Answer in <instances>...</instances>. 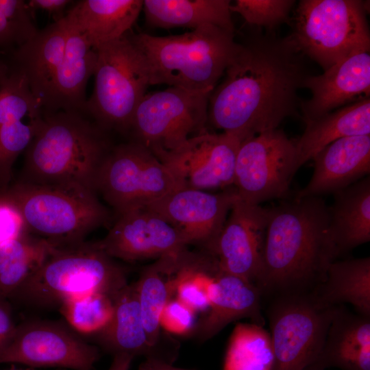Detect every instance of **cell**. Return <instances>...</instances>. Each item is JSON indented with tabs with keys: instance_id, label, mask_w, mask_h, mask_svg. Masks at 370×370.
<instances>
[{
	"instance_id": "obj_1",
	"label": "cell",
	"mask_w": 370,
	"mask_h": 370,
	"mask_svg": "<svg viewBox=\"0 0 370 370\" xmlns=\"http://www.w3.org/2000/svg\"><path fill=\"white\" fill-rule=\"evenodd\" d=\"M290 38L256 34L238 48L211 92L208 123L241 142L277 129L297 113L298 90L309 75Z\"/></svg>"
},
{
	"instance_id": "obj_2",
	"label": "cell",
	"mask_w": 370,
	"mask_h": 370,
	"mask_svg": "<svg viewBox=\"0 0 370 370\" xmlns=\"http://www.w3.org/2000/svg\"><path fill=\"white\" fill-rule=\"evenodd\" d=\"M337 258L321 197H296L268 208L260 272L262 296L313 293Z\"/></svg>"
},
{
	"instance_id": "obj_3",
	"label": "cell",
	"mask_w": 370,
	"mask_h": 370,
	"mask_svg": "<svg viewBox=\"0 0 370 370\" xmlns=\"http://www.w3.org/2000/svg\"><path fill=\"white\" fill-rule=\"evenodd\" d=\"M79 112L60 110L44 114L25 150L21 181L78 186L97 193L99 171L110 147L101 128Z\"/></svg>"
},
{
	"instance_id": "obj_4",
	"label": "cell",
	"mask_w": 370,
	"mask_h": 370,
	"mask_svg": "<svg viewBox=\"0 0 370 370\" xmlns=\"http://www.w3.org/2000/svg\"><path fill=\"white\" fill-rule=\"evenodd\" d=\"M128 34L146 58L150 85L191 90L214 89L238 45L234 34L212 25L167 36Z\"/></svg>"
},
{
	"instance_id": "obj_5",
	"label": "cell",
	"mask_w": 370,
	"mask_h": 370,
	"mask_svg": "<svg viewBox=\"0 0 370 370\" xmlns=\"http://www.w3.org/2000/svg\"><path fill=\"white\" fill-rule=\"evenodd\" d=\"M128 284L124 269L96 242L55 247L40 268L11 296L41 308L60 306L83 294L114 297Z\"/></svg>"
},
{
	"instance_id": "obj_6",
	"label": "cell",
	"mask_w": 370,
	"mask_h": 370,
	"mask_svg": "<svg viewBox=\"0 0 370 370\" xmlns=\"http://www.w3.org/2000/svg\"><path fill=\"white\" fill-rule=\"evenodd\" d=\"M3 192L19 210L27 232L56 247L84 241L110 219L97 193L84 188L20 180Z\"/></svg>"
},
{
	"instance_id": "obj_7",
	"label": "cell",
	"mask_w": 370,
	"mask_h": 370,
	"mask_svg": "<svg viewBox=\"0 0 370 370\" xmlns=\"http://www.w3.org/2000/svg\"><path fill=\"white\" fill-rule=\"evenodd\" d=\"M96 51L93 92L83 111L101 128L129 132L134 113L150 85L146 58L128 32Z\"/></svg>"
},
{
	"instance_id": "obj_8",
	"label": "cell",
	"mask_w": 370,
	"mask_h": 370,
	"mask_svg": "<svg viewBox=\"0 0 370 370\" xmlns=\"http://www.w3.org/2000/svg\"><path fill=\"white\" fill-rule=\"evenodd\" d=\"M295 47L324 71L359 51H369L365 3L358 0H301L295 29Z\"/></svg>"
},
{
	"instance_id": "obj_9",
	"label": "cell",
	"mask_w": 370,
	"mask_h": 370,
	"mask_svg": "<svg viewBox=\"0 0 370 370\" xmlns=\"http://www.w3.org/2000/svg\"><path fill=\"white\" fill-rule=\"evenodd\" d=\"M267 314L274 361L271 370H305L319 356L338 306L312 293L271 297Z\"/></svg>"
},
{
	"instance_id": "obj_10",
	"label": "cell",
	"mask_w": 370,
	"mask_h": 370,
	"mask_svg": "<svg viewBox=\"0 0 370 370\" xmlns=\"http://www.w3.org/2000/svg\"><path fill=\"white\" fill-rule=\"evenodd\" d=\"M213 90L169 87L146 93L132 117L129 132L134 142L155 156L178 148L207 129L208 101Z\"/></svg>"
},
{
	"instance_id": "obj_11",
	"label": "cell",
	"mask_w": 370,
	"mask_h": 370,
	"mask_svg": "<svg viewBox=\"0 0 370 370\" xmlns=\"http://www.w3.org/2000/svg\"><path fill=\"white\" fill-rule=\"evenodd\" d=\"M180 188L165 165L134 141L110 148L100 167L96 191L116 213L145 207Z\"/></svg>"
},
{
	"instance_id": "obj_12",
	"label": "cell",
	"mask_w": 370,
	"mask_h": 370,
	"mask_svg": "<svg viewBox=\"0 0 370 370\" xmlns=\"http://www.w3.org/2000/svg\"><path fill=\"white\" fill-rule=\"evenodd\" d=\"M298 169L295 140L278 128L269 130L241 143L234 187L240 199L260 205L285 197Z\"/></svg>"
},
{
	"instance_id": "obj_13",
	"label": "cell",
	"mask_w": 370,
	"mask_h": 370,
	"mask_svg": "<svg viewBox=\"0 0 370 370\" xmlns=\"http://www.w3.org/2000/svg\"><path fill=\"white\" fill-rule=\"evenodd\" d=\"M99 350L64 325L48 321L23 323L0 351V364L92 370Z\"/></svg>"
},
{
	"instance_id": "obj_14",
	"label": "cell",
	"mask_w": 370,
	"mask_h": 370,
	"mask_svg": "<svg viewBox=\"0 0 370 370\" xmlns=\"http://www.w3.org/2000/svg\"><path fill=\"white\" fill-rule=\"evenodd\" d=\"M241 143L232 134L206 129L178 148L156 156L169 169L180 188L225 190L234 186Z\"/></svg>"
},
{
	"instance_id": "obj_15",
	"label": "cell",
	"mask_w": 370,
	"mask_h": 370,
	"mask_svg": "<svg viewBox=\"0 0 370 370\" xmlns=\"http://www.w3.org/2000/svg\"><path fill=\"white\" fill-rule=\"evenodd\" d=\"M238 198L234 186L216 193L177 188L145 207L173 225L188 245L210 254Z\"/></svg>"
},
{
	"instance_id": "obj_16",
	"label": "cell",
	"mask_w": 370,
	"mask_h": 370,
	"mask_svg": "<svg viewBox=\"0 0 370 370\" xmlns=\"http://www.w3.org/2000/svg\"><path fill=\"white\" fill-rule=\"evenodd\" d=\"M106 236L97 241L112 258L140 260L178 254L188 245L182 235L159 214L146 207L116 214Z\"/></svg>"
},
{
	"instance_id": "obj_17",
	"label": "cell",
	"mask_w": 370,
	"mask_h": 370,
	"mask_svg": "<svg viewBox=\"0 0 370 370\" xmlns=\"http://www.w3.org/2000/svg\"><path fill=\"white\" fill-rule=\"evenodd\" d=\"M210 253L220 271L255 284L258 278L268 208L238 198Z\"/></svg>"
},
{
	"instance_id": "obj_18",
	"label": "cell",
	"mask_w": 370,
	"mask_h": 370,
	"mask_svg": "<svg viewBox=\"0 0 370 370\" xmlns=\"http://www.w3.org/2000/svg\"><path fill=\"white\" fill-rule=\"evenodd\" d=\"M303 88L311 97L301 102L305 122L369 97V51L354 53L332 65L321 75H309Z\"/></svg>"
},
{
	"instance_id": "obj_19",
	"label": "cell",
	"mask_w": 370,
	"mask_h": 370,
	"mask_svg": "<svg viewBox=\"0 0 370 370\" xmlns=\"http://www.w3.org/2000/svg\"><path fill=\"white\" fill-rule=\"evenodd\" d=\"M312 175L296 197L334 193L369 175L370 135L343 137L321 149L312 159Z\"/></svg>"
},
{
	"instance_id": "obj_20",
	"label": "cell",
	"mask_w": 370,
	"mask_h": 370,
	"mask_svg": "<svg viewBox=\"0 0 370 370\" xmlns=\"http://www.w3.org/2000/svg\"><path fill=\"white\" fill-rule=\"evenodd\" d=\"M261 300V293L255 284L219 271L210 291L209 309L193 334L199 341H206L229 323L243 318L264 326Z\"/></svg>"
},
{
	"instance_id": "obj_21",
	"label": "cell",
	"mask_w": 370,
	"mask_h": 370,
	"mask_svg": "<svg viewBox=\"0 0 370 370\" xmlns=\"http://www.w3.org/2000/svg\"><path fill=\"white\" fill-rule=\"evenodd\" d=\"M66 34L64 16L38 30L15 53L16 67L25 75L44 112L49 108L54 80L64 57Z\"/></svg>"
},
{
	"instance_id": "obj_22",
	"label": "cell",
	"mask_w": 370,
	"mask_h": 370,
	"mask_svg": "<svg viewBox=\"0 0 370 370\" xmlns=\"http://www.w3.org/2000/svg\"><path fill=\"white\" fill-rule=\"evenodd\" d=\"M64 54L57 72L50 104L46 113L83 111L86 101V87L93 75L97 51L68 20Z\"/></svg>"
},
{
	"instance_id": "obj_23",
	"label": "cell",
	"mask_w": 370,
	"mask_h": 370,
	"mask_svg": "<svg viewBox=\"0 0 370 370\" xmlns=\"http://www.w3.org/2000/svg\"><path fill=\"white\" fill-rule=\"evenodd\" d=\"M142 0H82L65 14L94 48L125 35L143 10Z\"/></svg>"
},
{
	"instance_id": "obj_24",
	"label": "cell",
	"mask_w": 370,
	"mask_h": 370,
	"mask_svg": "<svg viewBox=\"0 0 370 370\" xmlns=\"http://www.w3.org/2000/svg\"><path fill=\"white\" fill-rule=\"evenodd\" d=\"M333 194L329 232L338 257L370 241V177Z\"/></svg>"
},
{
	"instance_id": "obj_25",
	"label": "cell",
	"mask_w": 370,
	"mask_h": 370,
	"mask_svg": "<svg viewBox=\"0 0 370 370\" xmlns=\"http://www.w3.org/2000/svg\"><path fill=\"white\" fill-rule=\"evenodd\" d=\"M190 254V252L186 249L158 258L155 262L143 269L134 283L147 340L157 351L160 335L161 312L174 295L175 277Z\"/></svg>"
},
{
	"instance_id": "obj_26",
	"label": "cell",
	"mask_w": 370,
	"mask_h": 370,
	"mask_svg": "<svg viewBox=\"0 0 370 370\" xmlns=\"http://www.w3.org/2000/svg\"><path fill=\"white\" fill-rule=\"evenodd\" d=\"M305 123L304 133L295 140L299 169L337 139L370 135V99L345 106Z\"/></svg>"
},
{
	"instance_id": "obj_27",
	"label": "cell",
	"mask_w": 370,
	"mask_h": 370,
	"mask_svg": "<svg viewBox=\"0 0 370 370\" xmlns=\"http://www.w3.org/2000/svg\"><path fill=\"white\" fill-rule=\"evenodd\" d=\"M114 312L107 326L97 335L98 342L109 352L145 356L162 360L148 342L134 284H127L113 298Z\"/></svg>"
},
{
	"instance_id": "obj_28",
	"label": "cell",
	"mask_w": 370,
	"mask_h": 370,
	"mask_svg": "<svg viewBox=\"0 0 370 370\" xmlns=\"http://www.w3.org/2000/svg\"><path fill=\"white\" fill-rule=\"evenodd\" d=\"M229 0H145L148 25L164 29H196L212 25L234 34Z\"/></svg>"
},
{
	"instance_id": "obj_29",
	"label": "cell",
	"mask_w": 370,
	"mask_h": 370,
	"mask_svg": "<svg viewBox=\"0 0 370 370\" xmlns=\"http://www.w3.org/2000/svg\"><path fill=\"white\" fill-rule=\"evenodd\" d=\"M312 294L323 304H349L358 314L370 317V258L333 261Z\"/></svg>"
},
{
	"instance_id": "obj_30",
	"label": "cell",
	"mask_w": 370,
	"mask_h": 370,
	"mask_svg": "<svg viewBox=\"0 0 370 370\" xmlns=\"http://www.w3.org/2000/svg\"><path fill=\"white\" fill-rule=\"evenodd\" d=\"M55 247L27 232L0 245V299L10 298Z\"/></svg>"
},
{
	"instance_id": "obj_31",
	"label": "cell",
	"mask_w": 370,
	"mask_h": 370,
	"mask_svg": "<svg viewBox=\"0 0 370 370\" xmlns=\"http://www.w3.org/2000/svg\"><path fill=\"white\" fill-rule=\"evenodd\" d=\"M270 333L254 323H238L228 340L222 370H271Z\"/></svg>"
},
{
	"instance_id": "obj_32",
	"label": "cell",
	"mask_w": 370,
	"mask_h": 370,
	"mask_svg": "<svg viewBox=\"0 0 370 370\" xmlns=\"http://www.w3.org/2000/svg\"><path fill=\"white\" fill-rule=\"evenodd\" d=\"M113 298L101 293L83 294L64 301L59 309L76 331L97 334L107 326L112 317Z\"/></svg>"
},
{
	"instance_id": "obj_33",
	"label": "cell",
	"mask_w": 370,
	"mask_h": 370,
	"mask_svg": "<svg viewBox=\"0 0 370 370\" xmlns=\"http://www.w3.org/2000/svg\"><path fill=\"white\" fill-rule=\"evenodd\" d=\"M44 114L0 126V191L9 186L12 166L30 145Z\"/></svg>"
},
{
	"instance_id": "obj_34",
	"label": "cell",
	"mask_w": 370,
	"mask_h": 370,
	"mask_svg": "<svg viewBox=\"0 0 370 370\" xmlns=\"http://www.w3.org/2000/svg\"><path fill=\"white\" fill-rule=\"evenodd\" d=\"M34 12L22 0H0V45L19 47L38 32L33 19Z\"/></svg>"
},
{
	"instance_id": "obj_35",
	"label": "cell",
	"mask_w": 370,
	"mask_h": 370,
	"mask_svg": "<svg viewBox=\"0 0 370 370\" xmlns=\"http://www.w3.org/2000/svg\"><path fill=\"white\" fill-rule=\"evenodd\" d=\"M294 0H236L232 12L239 14L247 23L272 29L288 19Z\"/></svg>"
},
{
	"instance_id": "obj_36",
	"label": "cell",
	"mask_w": 370,
	"mask_h": 370,
	"mask_svg": "<svg viewBox=\"0 0 370 370\" xmlns=\"http://www.w3.org/2000/svg\"><path fill=\"white\" fill-rule=\"evenodd\" d=\"M195 312L176 298L171 299L160 317V326L169 334L186 336L196 327Z\"/></svg>"
},
{
	"instance_id": "obj_37",
	"label": "cell",
	"mask_w": 370,
	"mask_h": 370,
	"mask_svg": "<svg viewBox=\"0 0 370 370\" xmlns=\"http://www.w3.org/2000/svg\"><path fill=\"white\" fill-rule=\"evenodd\" d=\"M27 232L19 210L0 191V245Z\"/></svg>"
},
{
	"instance_id": "obj_38",
	"label": "cell",
	"mask_w": 370,
	"mask_h": 370,
	"mask_svg": "<svg viewBox=\"0 0 370 370\" xmlns=\"http://www.w3.org/2000/svg\"><path fill=\"white\" fill-rule=\"evenodd\" d=\"M8 299H0V351L10 342L16 330Z\"/></svg>"
},
{
	"instance_id": "obj_39",
	"label": "cell",
	"mask_w": 370,
	"mask_h": 370,
	"mask_svg": "<svg viewBox=\"0 0 370 370\" xmlns=\"http://www.w3.org/2000/svg\"><path fill=\"white\" fill-rule=\"evenodd\" d=\"M73 2L69 0H30L27 5L33 12L38 10H43L56 16L58 21L65 16L62 14V12Z\"/></svg>"
},
{
	"instance_id": "obj_40",
	"label": "cell",
	"mask_w": 370,
	"mask_h": 370,
	"mask_svg": "<svg viewBox=\"0 0 370 370\" xmlns=\"http://www.w3.org/2000/svg\"><path fill=\"white\" fill-rule=\"evenodd\" d=\"M138 370H188L173 366L162 360L147 358L138 367Z\"/></svg>"
},
{
	"instance_id": "obj_41",
	"label": "cell",
	"mask_w": 370,
	"mask_h": 370,
	"mask_svg": "<svg viewBox=\"0 0 370 370\" xmlns=\"http://www.w3.org/2000/svg\"><path fill=\"white\" fill-rule=\"evenodd\" d=\"M133 358V356L127 354H114L108 370H130Z\"/></svg>"
},
{
	"instance_id": "obj_42",
	"label": "cell",
	"mask_w": 370,
	"mask_h": 370,
	"mask_svg": "<svg viewBox=\"0 0 370 370\" xmlns=\"http://www.w3.org/2000/svg\"><path fill=\"white\" fill-rule=\"evenodd\" d=\"M4 370H36L34 368H31V367H26V368H20V369H4Z\"/></svg>"
}]
</instances>
